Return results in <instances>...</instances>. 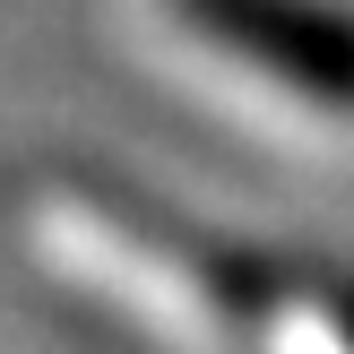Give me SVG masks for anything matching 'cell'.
Instances as JSON below:
<instances>
[{
  "label": "cell",
  "mask_w": 354,
  "mask_h": 354,
  "mask_svg": "<svg viewBox=\"0 0 354 354\" xmlns=\"http://www.w3.org/2000/svg\"><path fill=\"white\" fill-rule=\"evenodd\" d=\"M26 225H35V251L61 277H78L86 294H104L113 311H130L147 337L182 354H225L251 328L242 268H225L190 225L156 216L147 199H130L113 182L52 173V182H35Z\"/></svg>",
  "instance_id": "cell-1"
},
{
  "label": "cell",
  "mask_w": 354,
  "mask_h": 354,
  "mask_svg": "<svg viewBox=\"0 0 354 354\" xmlns=\"http://www.w3.org/2000/svg\"><path fill=\"white\" fill-rule=\"evenodd\" d=\"M173 26L207 52L277 78L311 113H354V9L346 0H173Z\"/></svg>",
  "instance_id": "cell-2"
},
{
  "label": "cell",
  "mask_w": 354,
  "mask_h": 354,
  "mask_svg": "<svg viewBox=\"0 0 354 354\" xmlns=\"http://www.w3.org/2000/svg\"><path fill=\"white\" fill-rule=\"evenodd\" d=\"M259 337L268 354H354V286H277Z\"/></svg>",
  "instance_id": "cell-3"
}]
</instances>
